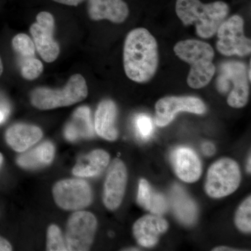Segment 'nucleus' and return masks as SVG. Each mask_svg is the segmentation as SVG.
I'll use <instances>...</instances> for the list:
<instances>
[{
  "mask_svg": "<svg viewBox=\"0 0 251 251\" xmlns=\"http://www.w3.org/2000/svg\"><path fill=\"white\" fill-rule=\"evenodd\" d=\"M174 52L181 60L191 66L187 77L190 87L198 90L211 82L216 72L213 63L215 53L208 43L196 39L179 41L175 46Z\"/></svg>",
  "mask_w": 251,
  "mask_h": 251,
  "instance_id": "3",
  "label": "nucleus"
},
{
  "mask_svg": "<svg viewBox=\"0 0 251 251\" xmlns=\"http://www.w3.org/2000/svg\"><path fill=\"white\" fill-rule=\"evenodd\" d=\"M242 175L237 162L229 158L219 159L211 165L206 176L208 196L221 198L233 193L240 184Z\"/></svg>",
  "mask_w": 251,
  "mask_h": 251,
  "instance_id": "5",
  "label": "nucleus"
},
{
  "mask_svg": "<svg viewBox=\"0 0 251 251\" xmlns=\"http://www.w3.org/2000/svg\"><path fill=\"white\" fill-rule=\"evenodd\" d=\"M127 171L125 163L116 158L109 168L103 190V203L110 210H115L123 201L127 184Z\"/></svg>",
  "mask_w": 251,
  "mask_h": 251,
  "instance_id": "12",
  "label": "nucleus"
},
{
  "mask_svg": "<svg viewBox=\"0 0 251 251\" xmlns=\"http://www.w3.org/2000/svg\"><path fill=\"white\" fill-rule=\"evenodd\" d=\"M53 1L60 4L68 5V6H77L83 2L85 0H53Z\"/></svg>",
  "mask_w": 251,
  "mask_h": 251,
  "instance_id": "31",
  "label": "nucleus"
},
{
  "mask_svg": "<svg viewBox=\"0 0 251 251\" xmlns=\"http://www.w3.org/2000/svg\"><path fill=\"white\" fill-rule=\"evenodd\" d=\"M3 69H4V67H3V63L2 61H1V57H0V76L2 74Z\"/></svg>",
  "mask_w": 251,
  "mask_h": 251,
  "instance_id": "35",
  "label": "nucleus"
},
{
  "mask_svg": "<svg viewBox=\"0 0 251 251\" xmlns=\"http://www.w3.org/2000/svg\"><path fill=\"white\" fill-rule=\"evenodd\" d=\"M12 251L10 243L4 238L0 237V251Z\"/></svg>",
  "mask_w": 251,
  "mask_h": 251,
  "instance_id": "32",
  "label": "nucleus"
},
{
  "mask_svg": "<svg viewBox=\"0 0 251 251\" xmlns=\"http://www.w3.org/2000/svg\"><path fill=\"white\" fill-rule=\"evenodd\" d=\"M135 128L137 134L142 139L148 140L153 130V122L150 117L146 115H139L135 119Z\"/></svg>",
  "mask_w": 251,
  "mask_h": 251,
  "instance_id": "26",
  "label": "nucleus"
},
{
  "mask_svg": "<svg viewBox=\"0 0 251 251\" xmlns=\"http://www.w3.org/2000/svg\"><path fill=\"white\" fill-rule=\"evenodd\" d=\"M88 87L85 77L75 74L62 89L37 87L31 93V103L39 110H48L67 107L85 100Z\"/></svg>",
  "mask_w": 251,
  "mask_h": 251,
  "instance_id": "4",
  "label": "nucleus"
},
{
  "mask_svg": "<svg viewBox=\"0 0 251 251\" xmlns=\"http://www.w3.org/2000/svg\"><path fill=\"white\" fill-rule=\"evenodd\" d=\"M3 163V156L1 153H0V168H1V165Z\"/></svg>",
  "mask_w": 251,
  "mask_h": 251,
  "instance_id": "36",
  "label": "nucleus"
},
{
  "mask_svg": "<svg viewBox=\"0 0 251 251\" xmlns=\"http://www.w3.org/2000/svg\"><path fill=\"white\" fill-rule=\"evenodd\" d=\"M217 79L219 88L226 82H232L233 88L227 97V104L234 108H244L249 101V80L247 66L242 62L229 61L221 65Z\"/></svg>",
  "mask_w": 251,
  "mask_h": 251,
  "instance_id": "9",
  "label": "nucleus"
},
{
  "mask_svg": "<svg viewBox=\"0 0 251 251\" xmlns=\"http://www.w3.org/2000/svg\"><path fill=\"white\" fill-rule=\"evenodd\" d=\"M126 251H139V250H138V249H126Z\"/></svg>",
  "mask_w": 251,
  "mask_h": 251,
  "instance_id": "37",
  "label": "nucleus"
},
{
  "mask_svg": "<svg viewBox=\"0 0 251 251\" xmlns=\"http://www.w3.org/2000/svg\"><path fill=\"white\" fill-rule=\"evenodd\" d=\"M153 192V190L150 186L148 181L144 179H140L137 202L146 210H149L150 208V201L152 197Z\"/></svg>",
  "mask_w": 251,
  "mask_h": 251,
  "instance_id": "27",
  "label": "nucleus"
},
{
  "mask_svg": "<svg viewBox=\"0 0 251 251\" xmlns=\"http://www.w3.org/2000/svg\"><path fill=\"white\" fill-rule=\"evenodd\" d=\"M109 161L108 152L102 150H94L79 158L73 169V174L79 177H94L105 171Z\"/></svg>",
  "mask_w": 251,
  "mask_h": 251,
  "instance_id": "19",
  "label": "nucleus"
},
{
  "mask_svg": "<svg viewBox=\"0 0 251 251\" xmlns=\"http://www.w3.org/2000/svg\"><path fill=\"white\" fill-rule=\"evenodd\" d=\"M171 161L175 173L185 182H196L202 174V164L199 157L188 148H178L172 152Z\"/></svg>",
  "mask_w": 251,
  "mask_h": 251,
  "instance_id": "13",
  "label": "nucleus"
},
{
  "mask_svg": "<svg viewBox=\"0 0 251 251\" xmlns=\"http://www.w3.org/2000/svg\"><path fill=\"white\" fill-rule=\"evenodd\" d=\"M64 135L71 143L80 139H89L94 136V127L88 107H80L75 110L64 128Z\"/></svg>",
  "mask_w": 251,
  "mask_h": 251,
  "instance_id": "18",
  "label": "nucleus"
},
{
  "mask_svg": "<svg viewBox=\"0 0 251 251\" xmlns=\"http://www.w3.org/2000/svg\"><path fill=\"white\" fill-rule=\"evenodd\" d=\"M216 49L224 56L246 57L251 52V41L244 34V18L234 15L225 20L217 32Z\"/></svg>",
  "mask_w": 251,
  "mask_h": 251,
  "instance_id": "6",
  "label": "nucleus"
},
{
  "mask_svg": "<svg viewBox=\"0 0 251 251\" xmlns=\"http://www.w3.org/2000/svg\"><path fill=\"white\" fill-rule=\"evenodd\" d=\"M12 47L19 59L35 57V46L31 38L25 34H18L12 39Z\"/></svg>",
  "mask_w": 251,
  "mask_h": 251,
  "instance_id": "22",
  "label": "nucleus"
},
{
  "mask_svg": "<svg viewBox=\"0 0 251 251\" xmlns=\"http://www.w3.org/2000/svg\"><path fill=\"white\" fill-rule=\"evenodd\" d=\"M168 210V203L166 198L161 193L153 191L152 197L150 201L149 210L153 214L161 216Z\"/></svg>",
  "mask_w": 251,
  "mask_h": 251,
  "instance_id": "28",
  "label": "nucleus"
},
{
  "mask_svg": "<svg viewBox=\"0 0 251 251\" xmlns=\"http://www.w3.org/2000/svg\"><path fill=\"white\" fill-rule=\"evenodd\" d=\"M171 202L176 219L186 226H191L198 218V206L179 185L172 189Z\"/></svg>",
  "mask_w": 251,
  "mask_h": 251,
  "instance_id": "20",
  "label": "nucleus"
},
{
  "mask_svg": "<svg viewBox=\"0 0 251 251\" xmlns=\"http://www.w3.org/2000/svg\"><path fill=\"white\" fill-rule=\"evenodd\" d=\"M251 198H247L238 208L235 216L236 226L241 232L250 233L251 231Z\"/></svg>",
  "mask_w": 251,
  "mask_h": 251,
  "instance_id": "23",
  "label": "nucleus"
},
{
  "mask_svg": "<svg viewBox=\"0 0 251 251\" xmlns=\"http://www.w3.org/2000/svg\"><path fill=\"white\" fill-rule=\"evenodd\" d=\"M87 11L92 21L107 20L116 24L125 22L129 15L128 5L123 0H88Z\"/></svg>",
  "mask_w": 251,
  "mask_h": 251,
  "instance_id": "14",
  "label": "nucleus"
},
{
  "mask_svg": "<svg viewBox=\"0 0 251 251\" xmlns=\"http://www.w3.org/2000/svg\"><path fill=\"white\" fill-rule=\"evenodd\" d=\"M97 228V221L93 214L77 211L73 214L67 222L65 242L67 250H90Z\"/></svg>",
  "mask_w": 251,
  "mask_h": 251,
  "instance_id": "7",
  "label": "nucleus"
},
{
  "mask_svg": "<svg viewBox=\"0 0 251 251\" xmlns=\"http://www.w3.org/2000/svg\"><path fill=\"white\" fill-rule=\"evenodd\" d=\"M47 251H68L62 232L58 226H55V225H51L48 229Z\"/></svg>",
  "mask_w": 251,
  "mask_h": 251,
  "instance_id": "25",
  "label": "nucleus"
},
{
  "mask_svg": "<svg viewBox=\"0 0 251 251\" xmlns=\"http://www.w3.org/2000/svg\"><path fill=\"white\" fill-rule=\"evenodd\" d=\"M117 107L113 100L105 99L99 104L95 113V130L103 139L115 141L118 138L116 126Z\"/></svg>",
  "mask_w": 251,
  "mask_h": 251,
  "instance_id": "17",
  "label": "nucleus"
},
{
  "mask_svg": "<svg viewBox=\"0 0 251 251\" xmlns=\"http://www.w3.org/2000/svg\"><path fill=\"white\" fill-rule=\"evenodd\" d=\"M55 148L53 144L45 141L35 148L20 155L17 158L18 166L26 170H36L49 166L53 161Z\"/></svg>",
  "mask_w": 251,
  "mask_h": 251,
  "instance_id": "21",
  "label": "nucleus"
},
{
  "mask_svg": "<svg viewBox=\"0 0 251 251\" xmlns=\"http://www.w3.org/2000/svg\"><path fill=\"white\" fill-rule=\"evenodd\" d=\"M54 18L47 11L36 16V23L31 25L29 31L35 49L46 62H53L60 52L59 44L54 39Z\"/></svg>",
  "mask_w": 251,
  "mask_h": 251,
  "instance_id": "10",
  "label": "nucleus"
},
{
  "mask_svg": "<svg viewBox=\"0 0 251 251\" xmlns=\"http://www.w3.org/2000/svg\"><path fill=\"white\" fill-rule=\"evenodd\" d=\"M175 11L185 26L194 25L202 39L213 37L228 16V4L222 1L203 4L200 0H176Z\"/></svg>",
  "mask_w": 251,
  "mask_h": 251,
  "instance_id": "2",
  "label": "nucleus"
},
{
  "mask_svg": "<svg viewBox=\"0 0 251 251\" xmlns=\"http://www.w3.org/2000/svg\"><path fill=\"white\" fill-rule=\"evenodd\" d=\"M202 151L206 156H212L216 151L215 147L212 143L206 142L202 144Z\"/></svg>",
  "mask_w": 251,
  "mask_h": 251,
  "instance_id": "30",
  "label": "nucleus"
},
{
  "mask_svg": "<svg viewBox=\"0 0 251 251\" xmlns=\"http://www.w3.org/2000/svg\"><path fill=\"white\" fill-rule=\"evenodd\" d=\"M43 132L39 127L27 124L11 126L5 133L8 145L17 152H25L41 139Z\"/></svg>",
  "mask_w": 251,
  "mask_h": 251,
  "instance_id": "16",
  "label": "nucleus"
},
{
  "mask_svg": "<svg viewBox=\"0 0 251 251\" xmlns=\"http://www.w3.org/2000/svg\"><path fill=\"white\" fill-rule=\"evenodd\" d=\"M11 108L9 103L4 97H0V125L5 122L9 116Z\"/></svg>",
  "mask_w": 251,
  "mask_h": 251,
  "instance_id": "29",
  "label": "nucleus"
},
{
  "mask_svg": "<svg viewBox=\"0 0 251 251\" xmlns=\"http://www.w3.org/2000/svg\"><path fill=\"white\" fill-rule=\"evenodd\" d=\"M124 68L126 76L138 83H146L158 68V45L145 28H135L127 34L124 46Z\"/></svg>",
  "mask_w": 251,
  "mask_h": 251,
  "instance_id": "1",
  "label": "nucleus"
},
{
  "mask_svg": "<svg viewBox=\"0 0 251 251\" xmlns=\"http://www.w3.org/2000/svg\"><path fill=\"white\" fill-rule=\"evenodd\" d=\"M247 171L251 173V156H249L247 163Z\"/></svg>",
  "mask_w": 251,
  "mask_h": 251,
  "instance_id": "34",
  "label": "nucleus"
},
{
  "mask_svg": "<svg viewBox=\"0 0 251 251\" xmlns=\"http://www.w3.org/2000/svg\"><path fill=\"white\" fill-rule=\"evenodd\" d=\"M169 225L161 216L146 215L135 223L133 232L140 245L150 248L156 245L158 237L165 233Z\"/></svg>",
  "mask_w": 251,
  "mask_h": 251,
  "instance_id": "15",
  "label": "nucleus"
},
{
  "mask_svg": "<svg viewBox=\"0 0 251 251\" xmlns=\"http://www.w3.org/2000/svg\"><path fill=\"white\" fill-rule=\"evenodd\" d=\"M212 251H242V250H239V249H232V248H229V247H216L214 248V249H213Z\"/></svg>",
  "mask_w": 251,
  "mask_h": 251,
  "instance_id": "33",
  "label": "nucleus"
},
{
  "mask_svg": "<svg viewBox=\"0 0 251 251\" xmlns=\"http://www.w3.org/2000/svg\"><path fill=\"white\" fill-rule=\"evenodd\" d=\"M21 75L27 80H35L40 76L44 71V65L39 59L34 57L19 59Z\"/></svg>",
  "mask_w": 251,
  "mask_h": 251,
  "instance_id": "24",
  "label": "nucleus"
},
{
  "mask_svg": "<svg viewBox=\"0 0 251 251\" xmlns=\"http://www.w3.org/2000/svg\"><path fill=\"white\" fill-rule=\"evenodd\" d=\"M54 202L64 210L77 211L90 205L92 188L85 180L68 179L56 183L52 188Z\"/></svg>",
  "mask_w": 251,
  "mask_h": 251,
  "instance_id": "8",
  "label": "nucleus"
},
{
  "mask_svg": "<svg viewBox=\"0 0 251 251\" xmlns=\"http://www.w3.org/2000/svg\"><path fill=\"white\" fill-rule=\"evenodd\" d=\"M154 122L160 127L166 126L174 120L179 112H188L196 115L205 113V104L201 99L195 97H163L155 105Z\"/></svg>",
  "mask_w": 251,
  "mask_h": 251,
  "instance_id": "11",
  "label": "nucleus"
}]
</instances>
